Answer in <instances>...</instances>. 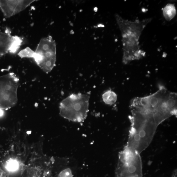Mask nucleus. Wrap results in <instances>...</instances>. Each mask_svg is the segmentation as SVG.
<instances>
[{"label":"nucleus","instance_id":"nucleus-1","mask_svg":"<svg viewBox=\"0 0 177 177\" xmlns=\"http://www.w3.org/2000/svg\"><path fill=\"white\" fill-rule=\"evenodd\" d=\"M131 128L127 145L139 154L151 143L159 124L156 106L147 101L135 100L131 102Z\"/></svg>","mask_w":177,"mask_h":177},{"label":"nucleus","instance_id":"nucleus-2","mask_svg":"<svg viewBox=\"0 0 177 177\" xmlns=\"http://www.w3.org/2000/svg\"><path fill=\"white\" fill-rule=\"evenodd\" d=\"M115 17L122 34L123 63L127 64L132 61L142 58L145 52L140 49L139 39L142 32L152 18L132 22L123 18L118 14H115Z\"/></svg>","mask_w":177,"mask_h":177},{"label":"nucleus","instance_id":"nucleus-3","mask_svg":"<svg viewBox=\"0 0 177 177\" xmlns=\"http://www.w3.org/2000/svg\"><path fill=\"white\" fill-rule=\"evenodd\" d=\"M90 98L89 93L71 94L60 103V115L73 122H83L89 112Z\"/></svg>","mask_w":177,"mask_h":177},{"label":"nucleus","instance_id":"nucleus-4","mask_svg":"<svg viewBox=\"0 0 177 177\" xmlns=\"http://www.w3.org/2000/svg\"><path fill=\"white\" fill-rule=\"evenodd\" d=\"M115 177H142V163L140 154L125 146L119 155Z\"/></svg>","mask_w":177,"mask_h":177},{"label":"nucleus","instance_id":"nucleus-5","mask_svg":"<svg viewBox=\"0 0 177 177\" xmlns=\"http://www.w3.org/2000/svg\"><path fill=\"white\" fill-rule=\"evenodd\" d=\"M56 54V43L52 38L49 36L40 40L33 58L45 73H49L55 66Z\"/></svg>","mask_w":177,"mask_h":177},{"label":"nucleus","instance_id":"nucleus-6","mask_svg":"<svg viewBox=\"0 0 177 177\" xmlns=\"http://www.w3.org/2000/svg\"><path fill=\"white\" fill-rule=\"evenodd\" d=\"M19 79L14 73L0 76V111L11 108L18 102Z\"/></svg>","mask_w":177,"mask_h":177},{"label":"nucleus","instance_id":"nucleus-7","mask_svg":"<svg viewBox=\"0 0 177 177\" xmlns=\"http://www.w3.org/2000/svg\"><path fill=\"white\" fill-rule=\"evenodd\" d=\"M35 1H0V9L6 18L23 11Z\"/></svg>","mask_w":177,"mask_h":177},{"label":"nucleus","instance_id":"nucleus-8","mask_svg":"<svg viewBox=\"0 0 177 177\" xmlns=\"http://www.w3.org/2000/svg\"><path fill=\"white\" fill-rule=\"evenodd\" d=\"M22 42L18 37L0 32V58L9 52L16 53Z\"/></svg>","mask_w":177,"mask_h":177},{"label":"nucleus","instance_id":"nucleus-9","mask_svg":"<svg viewBox=\"0 0 177 177\" xmlns=\"http://www.w3.org/2000/svg\"><path fill=\"white\" fill-rule=\"evenodd\" d=\"M163 14L165 19L170 21L176 16V10L175 4H168L163 9Z\"/></svg>","mask_w":177,"mask_h":177},{"label":"nucleus","instance_id":"nucleus-10","mask_svg":"<svg viewBox=\"0 0 177 177\" xmlns=\"http://www.w3.org/2000/svg\"><path fill=\"white\" fill-rule=\"evenodd\" d=\"M117 95L111 90L105 92L102 95L103 102L106 104L112 105L114 104L117 100Z\"/></svg>","mask_w":177,"mask_h":177},{"label":"nucleus","instance_id":"nucleus-11","mask_svg":"<svg viewBox=\"0 0 177 177\" xmlns=\"http://www.w3.org/2000/svg\"><path fill=\"white\" fill-rule=\"evenodd\" d=\"M35 52L31 49L27 48L23 50L18 54L19 56L22 58H34Z\"/></svg>","mask_w":177,"mask_h":177},{"label":"nucleus","instance_id":"nucleus-12","mask_svg":"<svg viewBox=\"0 0 177 177\" xmlns=\"http://www.w3.org/2000/svg\"><path fill=\"white\" fill-rule=\"evenodd\" d=\"M57 177H73V175L72 170L67 168L61 171Z\"/></svg>","mask_w":177,"mask_h":177},{"label":"nucleus","instance_id":"nucleus-13","mask_svg":"<svg viewBox=\"0 0 177 177\" xmlns=\"http://www.w3.org/2000/svg\"><path fill=\"white\" fill-rule=\"evenodd\" d=\"M18 164L16 161H9L6 165V169L9 171H14L18 168Z\"/></svg>","mask_w":177,"mask_h":177},{"label":"nucleus","instance_id":"nucleus-14","mask_svg":"<svg viewBox=\"0 0 177 177\" xmlns=\"http://www.w3.org/2000/svg\"><path fill=\"white\" fill-rule=\"evenodd\" d=\"M5 172L1 169L0 168V177H3L5 175Z\"/></svg>","mask_w":177,"mask_h":177},{"label":"nucleus","instance_id":"nucleus-15","mask_svg":"<svg viewBox=\"0 0 177 177\" xmlns=\"http://www.w3.org/2000/svg\"><path fill=\"white\" fill-rule=\"evenodd\" d=\"M172 177H177L176 171H175V173H174Z\"/></svg>","mask_w":177,"mask_h":177}]
</instances>
